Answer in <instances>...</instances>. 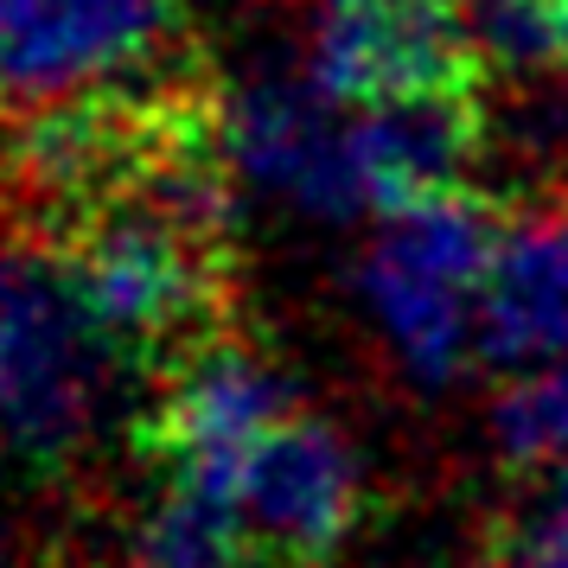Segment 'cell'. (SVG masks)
Returning a JSON list of instances; mask_svg holds the SVG:
<instances>
[{
	"mask_svg": "<svg viewBox=\"0 0 568 568\" xmlns=\"http://www.w3.org/2000/svg\"><path fill=\"white\" fill-rule=\"evenodd\" d=\"M491 250L498 224L466 192L371 217V236L352 256V307L403 384L454 389L473 364H486Z\"/></svg>",
	"mask_w": 568,
	"mask_h": 568,
	"instance_id": "6da1fadb",
	"label": "cell"
},
{
	"mask_svg": "<svg viewBox=\"0 0 568 568\" xmlns=\"http://www.w3.org/2000/svg\"><path fill=\"white\" fill-rule=\"evenodd\" d=\"M122 345L90 313L71 256L39 243L0 250V454L64 473L103 435Z\"/></svg>",
	"mask_w": 568,
	"mask_h": 568,
	"instance_id": "7a4b0ae2",
	"label": "cell"
},
{
	"mask_svg": "<svg viewBox=\"0 0 568 568\" xmlns=\"http://www.w3.org/2000/svg\"><path fill=\"white\" fill-rule=\"evenodd\" d=\"M205 122L211 154L236 199H256L307 224L364 217L352 173V109H338L301 64L243 71Z\"/></svg>",
	"mask_w": 568,
	"mask_h": 568,
	"instance_id": "3957f363",
	"label": "cell"
},
{
	"mask_svg": "<svg viewBox=\"0 0 568 568\" xmlns=\"http://www.w3.org/2000/svg\"><path fill=\"white\" fill-rule=\"evenodd\" d=\"M173 32L180 0H0V103L103 97L160 64Z\"/></svg>",
	"mask_w": 568,
	"mask_h": 568,
	"instance_id": "277c9868",
	"label": "cell"
},
{
	"mask_svg": "<svg viewBox=\"0 0 568 568\" xmlns=\"http://www.w3.org/2000/svg\"><path fill=\"white\" fill-rule=\"evenodd\" d=\"M364 491H371V479H364L358 440L301 403L243 454L231 479V505L268 562L313 568L358 530Z\"/></svg>",
	"mask_w": 568,
	"mask_h": 568,
	"instance_id": "5b68a950",
	"label": "cell"
},
{
	"mask_svg": "<svg viewBox=\"0 0 568 568\" xmlns=\"http://www.w3.org/2000/svg\"><path fill=\"white\" fill-rule=\"evenodd\" d=\"M307 71L338 109H377L473 90V52L447 0H320L301 45Z\"/></svg>",
	"mask_w": 568,
	"mask_h": 568,
	"instance_id": "8992f818",
	"label": "cell"
},
{
	"mask_svg": "<svg viewBox=\"0 0 568 568\" xmlns=\"http://www.w3.org/2000/svg\"><path fill=\"white\" fill-rule=\"evenodd\" d=\"M294 409H301V389L268 352L243 338H205L180 358L154 409L160 473L231 498L243 454Z\"/></svg>",
	"mask_w": 568,
	"mask_h": 568,
	"instance_id": "52a82bcc",
	"label": "cell"
},
{
	"mask_svg": "<svg viewBox=\"0 0 568 568\" xmlns=\"http://www.w3.org/2000/svg\"><path fill=\"white\" fill-rule=\"evenodd\" d=\"M473 160H479L473 90L352 109V173H358L364 217H384L396 205L440 199V192H466Z\"/></svg>",
	"mask_w": 568,
	"mask_h": 568,
	"instance_id": "ba28073f",
	"label": "cell"
},
{
	"mask_svg": "<svg viewBox=\"0 0 568 568\" xmlns=\"http://www.w3.org/2000/svg\"><path fill=\"white\" fill-rule=\"evenodd\" d=\"M568 358V205L498 231L486 282V364Z\"/></svg>",
	"mask_w": 568,
	"mask_h": 568,
	"instance_id": "9c48e42d",
	"label": "cell"
},
{
	"mask_svg": "<svg viewBox=\"0 0 568 568\" xmlns=\"http://www.w3.org/2000/svg\"><path fill=\"white\" fill-rule=\"evenodd\" d=\"M250 562H262V549L250 542L231 498L192 486V479H166V473H160L154 498L134 511L129 537H122V568H250Z\"/></svg>",
	"mask_w": 568,
	"mask_h": 568,
	"instance_id": "30bf717a",
	"label": "cell"
},
{
	"mask_svg": "<svg viewBox=\"0 0 568 568\" xmlns=\"http://www.w3.org/2000/svg\"><path fill=\"white\" fill-rule=\"evenodd\" d=\"M491 447L517 473H568V358L511 364L486 409Z\"/></svg>",
	"mask_w": 568,
	"mask_h": 568,
	"instance_id": "8fae6325",
	"label": "cell"
},
{
	"mask_svg": "<svg viewBox=\"0 0 568 568\" xmlns=\"http://www.w3.org/2000/svg\"><path fill=\"white\" fill-rule=\"evenodd\" d=\"M473 64L505 78H542L562 64V13L556 0H447Z\"/></svg>",
	"mask_w": 568,
	"mask_h": 568,
	"instance_id": "7c38bea8",
	"label": "cell"
},
{
	"mask_svg": "<svg viewBox=\"0 0 568 568\" xmlns=\"http://www.w3.org/2000/svg\"><path fill=\"white\" fill-rule=\"evenodd\" d=\"M498 568H568V473H556V479L505 524V537H498Z\"/></svg>",
	"mask_w": 568,
	"mask_h": 568,
	"instance_id": "4fadbf2b",
	"label": "cell"
},
{
	"mask_svg": "<svg viewBox=\"0 0 568 568\" xmlns=\"http://www.w3.org/2000/svg\"><path fill=\"white\" fill-rule=\"evenodd\" d=\"M20 562V524H13V511H7V498H0V568Z\"/></svg>",
	"mask_w": 568,
	"mask_h": 568,
	"instance_id": "5bb4252c",
	"label": "cell"
},
{
	"mask_svg": "<svg viewBox=\"0 0 568 568\" xmlns=\"http://www.w3.org/2000/svg\"><path fill=\"white\" fill-rule=\"evenodd\" d=\"M556 13H562V64H568V0H556Z\"/></svg>",
	"mask_w": 568,
	"mask_h": 568,
	"instance_id": "9a60e30c",
	"label": "cell"
}]
</instances>
